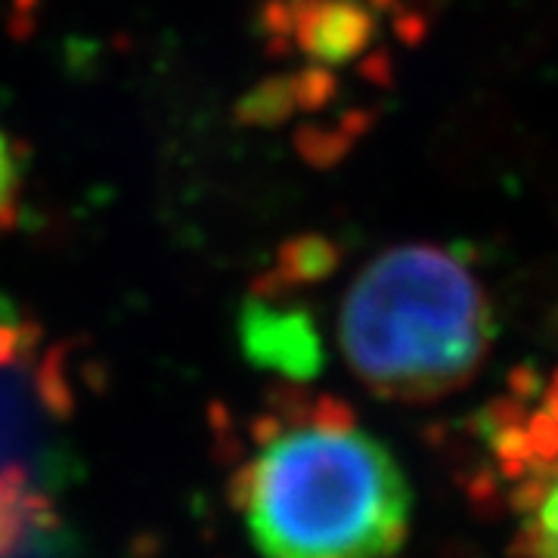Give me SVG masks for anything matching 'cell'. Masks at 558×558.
Segmentation results:
<instances>
[{
  "mask_svg": "<svg viewBox=\"0 0 558 558\" xmlns=\"http://www.w3.org/2000/svg\"><path fill=\"white\" fill-rule=\"evenodd\" d=\"M230 502L260 558H395L413 490L344 400L279 388L248 425Z\"/></svg>",
  "mask_w": 558,
  "mask_h": 558,
  "instance_id": "1",
  "label": "cell"
},
{
  "mask_svg": "<svg viewBox=\"0 0 558 558\" xmlns=\"http://www.w3.org/2000/svg\"><path fill=\"white\" fill-rule=\"evenodd\" d=\"M494 339V304L475 270L432 242L379 252L341 299V357L376 398H453L478 379Z\"/></svg>",
  "mask_w": 558,
  "mask_h": 558,
  "instance_id": "2",
  "label": "cell"
},
{
  "mask_svg": "<svg viewBox=\"0 0 558 558\" xmlns=\"http://www.w3.org/2000/svg\"><path fill=\"white\" fill-rule=\"evenodd\" d=\"M475 490L512 519V558H558V369H519L478 418Z\"/></svg>",
  "mask_w": 558,
  "mask_h": 558,
  "instance_id": "3",
  "label": "cell"
},
{
  "mask_svg": "<svg viewBox=\"0 0 558 558\" xmlns=\"http://www.w3.org/2000/svg\"><path fill=\"white\" fill-rule=\"evenodd\" d=\"M242 341L255 363H267L292 381L311 379L317 373V332L295 311H274L255 304L242 317Z\"/></svg>",
  "mask_w": 558,
  "mask_h": 558,
  "instance_id": "4",
  "label": "cell"
},
{
  "mask_svg": "<svg viewBox=\"0 0 558 558\" xmlns=\"http://www.w3.org/2000/svg\"><path fill=\"white\" fill-rule=\"evenodd\" d=\"M53 524V502L22 465H0V558H16Z\"/></svg>",
  "mask_w": 558,
  "mask_h": 558,
  "instance_id": "5",
  "label": "cell"
},
{
  "mask_svg": "<svg viewBox=\"0 0 558 558\" xmlns=\"http://www.w3.org/2000/svg\"><path fill=\"white\" fill-rule=\"evenodd\" d=\"M20 159H16V153H13L7 134L0 131V230H7V227L16 220V211H20Z\"/></svg>",
  "mask_w": 558,
  "mask_h": 558,
  "instance_id": "6",
  "label": "cell"
}]
</instances>
